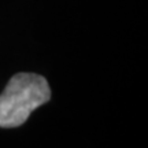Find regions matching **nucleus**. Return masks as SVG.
I'll use <instances>...</instances> for the list:
<instances>
[{
	"label": "nucleus",
	"instance_id": "obj_1",
	"mask_svg": "<svg viewBox=\"0 0 148 148\" xmlns=\"http://www.w3.org/2000/svg\"><path fill=\"white\" fill-rule=\"evenodd\" d=\"M51 99L47 79L40 74L18 73L0 93V127L23 125L37 107Z\"/></svg>",
	"mask_w": 148,
	"mask_h": 148
}]
</instances>
